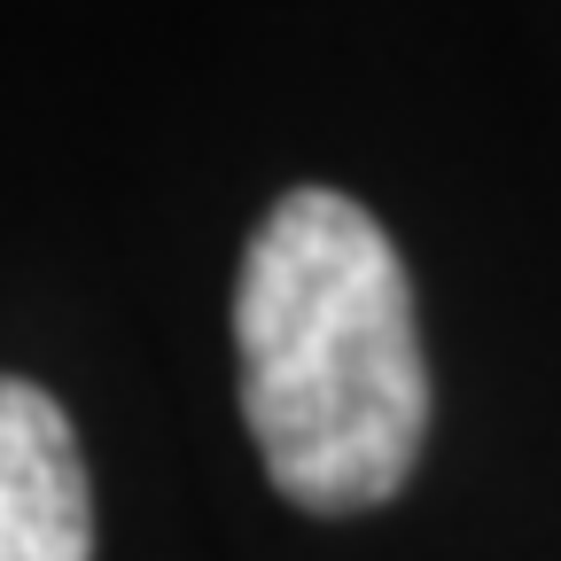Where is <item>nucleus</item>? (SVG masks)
I'll return each instance as SVG.
<instances>
[{
    "label": "nucleus",
    "instance_id": "obj_2",
    "mask_svg": "<svg viewBox=\"0 0 561 561\" xmlns=\"http://www.w3.org/2000/svg\"><path fill=\"white\" fill-rule=\"evenodd\" d=\"M0 561H94V491L70 413L0 375Z\"/></svg>",
    "mask_w": 561,
    "mask_h": 561
},
{
    "label": "nucleus",
    "instance_id": "obj_1",
    "mask_svg": "<svg viewBox=\"0 0 561 561\" xmlns=\"http://www.w3.org/2000/svg\"><path fill=\"white\" fill-rule=\"evenodd\" d=\"M242 421L265 476L305 515H367L430 437L413 280L351 195L297 187L242 250L234 280Z\"/></svg>",
    "mask_w": 561,
    "mask_h": 561
}]
</instances>
